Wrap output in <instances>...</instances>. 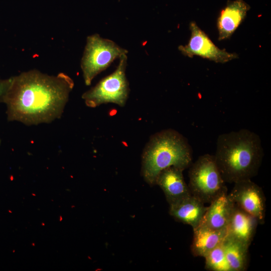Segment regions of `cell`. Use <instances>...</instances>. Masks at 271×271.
<instances>
[{"mask_svg":"<svg viewBox=\"0 0 271 271\" xmlns=\"http://www.w3.org/2000/svg\"><path fill=\"white\" fill-rule=\"evenodd\" d=\"M12 78L3 102L9 121L32 125L49 123L61 116L74 87L68 75L31 70Z\"/></svg>","mask_w":271,"mask_h":271,"instance_id":"6da1fadb","label":"cell"},{"mask_svg":"<svg viewBox=\"0 0 271 271\" xmlns=\"http://www.w3.org/2000/svg\"><path fill=\"white\" fill-rule=\"evenodd\" d=\"M214 156L225 182L251 179L257 175L263 157L261 139L247 129L221 134Z\"/></svg>","mask_w":271,"mask_h":271,"instance_id":"7a4b0ae2","label":"cell"},{"mask_svg":"<svg viewBox=\"0 0 271 271\" xmlns=\"http://www.w3.org/2000/svg\"><path fill=\"white\" fill-rule=\"evenodd\" d=\"M192 150L187 140L173 129L152 136L142 155V174L150 185H155L163 170L175 167L183 170L192 164Z\"/></svg>","mask_w":271,"mask_h":271,"instance_id":"3957f363","label":"cell"},{"mask_svg":"<svg viewBox=\"0 0 271 271\" xmlns=\"http://www.w3.org/2000/svg\"><path fill=\"white\" fill-rule=\"evenodd\" d=\"M188 185L192 195L204 203H209L227 189L214 155L200 156L191 166Z\"/></svg>","mask_w":271,"mask_h":271,"instance_id":"277c9868","label":"cell"},{"mask_svg":"<svg viewBox=\"0 0 271 271\" xmlns=\"http://www.w3.org/2000/svg\"><path fill=\"white\" fill-rule=\"evenodd\" d=\"M113 72L102 79L95 86L84 92L82 98L86 105L96 107L102 104L113 103L124 106L129 92L125 75L126 54L122 55Z\"/></svg>","mask_w":271,"mask_h":271,"instance_id":"5b68a950","label":"cell"},{"mask_svg":"<svg viewBox=\"0 0 271 271\" xmlns=\"http://www.w3.org/2000/svg\"><path fill=\"white\" fill-rule=\"evenodd\" d=\"M127 51L113 41L94 34L87 37L81 61L84 83L90 85L92 80L111 63Z\"/></svg>","mask_w":271,"mask_h":271,"instance_id":"8992f818","label":"cell"},{"mask_svg":"<svg viewBox=\"0 0 271 271\" xmlns=\"http://www.w3.org/2000/svg\"><path fill=\"white\" fill-rule=\"evenodd\" d=\"M191 36L187 44L179 46V50L187 57L198 56L216 63H224L238 58L231 53L218 48L198 25L192 22L189 25Z\"/></svg>","mask_w":271,"mask_h":271,"instance_id":"52a82bcc","label":"cell"},{"mask_svg":"<svg viewBox=\"0 0 271 271\" xmlns=\"http://www.w3.org/2000/svg\"><path fill=\"white\" fill-rule=\"evenodd\" d=\"M234 184L229 194L231 200L240 208L256 218L259 224H263L266 205L261 188L251 179L241 180Z\"/></svg>","mask_w":271,"mask_h":271,"instance_id":"ba28073f","label":"cell"},{"mask_svg":"<svg viewBox=\"0 0 271 271\" xmlns=\"http://www.w3.org/2000/svg\"><path fill=\"white\" fill-rule=\"evenodd\" d=\"M184 170L170 167L162 171L158 175L155 184L163 190L170 205H172L191 195L184 179Z\"/></svg>","mask_w":271,"mask_h":271,"instance_id":"9c48e42d","label":"cell"},{"mask_svg":"<svg viewBox=\"0 0 271 271\" xmlns=\"http://www.w3.org/2000/svg\"><path fill=\"white\" fill-rule=\"evenodd\" d=\"M209 203L199 225L215 230L226 229L234 207L227 189Z\"/></svg>","mask_w":271,"mask_h":271,"instance_id":"30bf717a","label":"cell"},{"mask_svg":"<svg viewBox=\"0 0 271 271\" xmlns=\"http://www.w3.org/2000/svg\"><path fill=\"white\" fill-rule=\"evenodd\" d=\"M249 6L243 0L229 2L218 17V40L229 39L244 19Z\"/></svg>","mask_w":271,"mask_h":271,"instance_id":"8fae6325","label":"cell"},{"mask_svg":"<svg viewBox=\"0 0 271 271\" xmlns=\"http://www.w3.org/2000/svg\"><path fill=\"white\" fill-rule=\"evenodd\" d=\"M258 224L256 218L234 204L227 227V234L249 246Z\"/></svg>","mask_w":271,"mask_h":271,"instance_id":"7c38bea8","label":"cell"},{"mask_svg":"<svg viewBox=\"0 0 271 271\" xmlns=\"http://www.w3.org/2000/svg\"><path fill=\"white\" fill-rule=\"evenodd\" d=\"M199 199L191 195L175 204L170 205L169 213L177 221L193 228L200 223L207 206Z\"/></svg>","mask_w":271,"mask_h":271,"instance_id":"4fadbf2b","label":"cell"},{"mask_svg":"<svg viewBox=\"0 0 271 271\" xmlns=\"http://www.w3.org/2000/svg\"><path fill=\"white\" fill-rule=\"evenodd\" d=\"M193 230L191 250L194 256L204 257L211 250L223 242L227 234V228L215 230L200 225Z\"/></svg>","mask_w":271,"mask_h":271,"instance_id":"5bb4252c","label":"cell"},{"mask_svg":"<svg viewBox=\"0 0 271 271\" xmlns=\"http://www.w3.org/2000/svg\"><path fill=\"white\" fill-rule=\"evenodd\" d=\"M222 244L231 270H246L248 265L249 246L227 234Z\"/></svg>","mask_w":271,"mask_h":271,"instance_id":"9a60e30c","label":"cell"},{"mask_svg":"<svg viewBox=\"0 0 271 271\" xmlns=\"http://www.w3.org/2000/svg\"><path fill=\"white\" fill-rule=\"evenodd\" d=\"M222 243L204 257L206 269L211 271H232L226 258Z\"/></svg>","mask_w":271,"mask_h":271,"instance_id":"2e32d148","label":"cell"},{"mask_svg":"<svg viewBox=\"0 0 271 271\" xmlns=\"http://www.w3.org/2000/svg\"><path fill=\"white\" fill-rule=\"evenodd\" d=\"M12 79V77L4 79H0V103L3 102L4 96L10 87Z\"/></svg>","mask_w":271,"mask_h":271,"instance_id":"e0dca14e","label":"cell"},{"mask_svg":"<svg viewBox=\"0 0 271 271\" xmlns=\"http://www.w3.org/2000/svg\"><path fill=\"white\" fill-rule=\"evenodd\" d=\"M1 138H0V145H1Z\"/></svg>","mask_w":271,"mask_h":271,"instance_id":"ac0fdd59","label":"cell"}]
</instances>
